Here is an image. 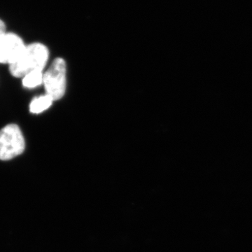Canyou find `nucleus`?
I'll return each instance as SVG.
<instances>
[{
  "instance_id": "obj_6",
  "label": "nucleus",
  "mask_w": 252,
  "mask_h": 252,
  "mask_svg": "<svg viewBox=\"0 0 252 252\" xmlns=\"http://www.w3.org/2000/svg\"><path fill=\"white\" fill-rule=\"evenodd\" d=\"M22 84L26 89H34L43 84L44 73L34 72L28 74L22 78Z\"/></svg>"
},
{
  "instance_id": "obj_2",
  "label": "nucleus",
  "mask_w": 252,
  "mask_h": 252,
  "mask_svg": "<svg viewBox=\"0 0 252 252\" xmlns=\"http://www.w3.org/2000/svg\"><path fill=\"white\" fill-rule=\"evenodd\" d=\"M26 149V140L19 126L14 124L0 130V160L9 161L21 155Z\"/></svg>"
},
{
  "instance_id": "obj_3",
  "label": "nucleus",
  "mask_w": 252,
  "mask_h": 252,
  "mask_svg": "<svg viewBox=\"0 0 252 252\" xmlns=\"http://www.w3.org/2000/svg\"><path fill=\"white\" fill-rule=\"evenodd\" d=\"M46 94L54 100L62 98L66 90V63L62 58L55 59L44 73L43 80Z\"/></svg>"
},
{
  "instance_id": "obj_5",
  "label": "nucleus",
  "mask_w": 252,
  "mask_h": 252,
  "mask_svg": "<svg viewBox=\"0 0 252 252\" xmlns=\"http://www.w3.org/2000/svg\"><path fill=\"white\" fill-rule=\"evenodd\" d=\"M54 101L47 94L35 97L30 104V112L32 114H40L49 109Z\"/></svg>"
},
{
  "instance_id": "obj_1",
  "label": "nucleus",
  "mask_w": 252,
  "mask_h": 252,
  "mask_svg": "<svg viewBox=\"0 0 252 252\" xmlns=\"http://www.w3.org/2000/svg\"><path fill=\"white\" fill-rule=\"evenodd\" d=\"M49 51L46 45L39 42L26 46L22 54L13 64L9 72L13 77L23 78L31 72H43L49 61Z\"/></svg>"
},
{
  "instance_id": "obj_4",
  "label": "nucleus",
  "mask_w": 252,
  "mask_h": 252,
  "mask_svg": "<svg viewBox=\"0 0 252 252\" xmlns=\"http://www.w3.org/2000/svg\"><path fill=\"white\" fill-rule=\"evenodd\" d=\"M27 44L18 34L5 32L0 35V64H13L19 58Z\"/></svg>"
},
{
  "instance_id": "obj_7",
  "label": "nucleus",
  "mask_w": 252,
  "mask_h": 252,
  "mask_svg": "<svg viewBox=\"0 0 252 252\" xmlns=\"http://www.w3.org/2000/svg\"><path fill=\"white\" fill-rule=\"evenodd\" d=\"M6 32V26L5 24L4 21L0 18V35Z\"/></svg>"
}]
</instances>
